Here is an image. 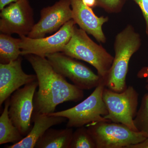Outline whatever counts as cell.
Wrapping results in <instances>:
<instances>
[{
  "mask_svg": "<svg viewBox=\"0 0 148 148\" xmlns=\"http://www.w3.org/2000/svg\"><path fill=\"white\" fill-rule=\"evenodd\" d=\"M21 38H16L11 35L0 34V64H8L20 57Z\"/></svg>",
  "mask_w": 148,
  "mask_h": 148,
  "instance_id": "cell-17",
  "label": "cell"
},
{
  "mask_svg": "<svg viewBox=\"0 0 148 148\" xmlns=\"http://www.w3.org/2000/svg\"><path fill=\"white\" fill-rule=\"evenodd\" d=\"M69 148H96L93 138L86 126L73 131Z\"/></svg>",
  "mask_w": 148,
  "mask_h": 148,
  "instance_id": "cell-18",
  "label": "cell"
},
{
  "mask_svg": "<svg viewBox=\"0 0 148 148\" xmlns=\"http://www.w3.org/2000/svg\"><path fill=\"white\" fill-rule=\"evenodd\" d=\"M45 57L56 71L82 90L95 88L104 80L86 65L63 52L50 53Z\"/></svg>",
  "mask_w": 148,
  "mask_h": 148,
  "instance_id": "cell-7",
  "label": "cell"
},
{
  "mask_svg": "<svg viewBox=\"0 0 148 148\" xmlns=\"http://www.w3.org/2000/svg\"><path fill=\"white\" fill-rule=\"evenodd\" d=\"M86 127L95 141L96 148H127L147 138L143 133L133 131L120 123L100 121Z\"/></svg>",
  "mask_w": 148,
  "mask_h": 148,
  "instance_id": "cell-5",
  "label": "cell"
},
{
  "mask_svg": "<svg viewBox=\"0 0 148 148\" xmlns=\"http://www.w3.org/2000/svg\"><path fill=\"white\" fill-rule=\"evenodd\" d=\"M66 118L33 112L32 122L34 125L31 131L16 144L5 146V148H34L36 143L47 129L66 121Z\"/></svg>",
  "mask_w": 148,
  "mask_h": 148,
  "instance_id": "cell-14",
  "label": "cell"
},
{
  "mask_svg": "<svg viewBox=\"0 0 148 148\" xmlns=\"http://www.w3.org/2000/svg\"><path fill=\"white\" fill-rule=\"evenodd\" d=\"M96 7L101 8L106 12L117 14L121 12L126 0H95Z\"/></svg>",
  "mask_w": 148,
  "mask_h": 148,
  "instance_id": "cell-20",
  "label": "cell"
},
{
  "mask_svg": "<svg viewBox=\"0 0 148 148\" xmlns=\"http://www.w3.org/2000/svg\"><path fill=\"white\" fill-rule=\"evenodd\" d=\"M73 18L80 29L92 35L97 41L105 43L107 38L103 32V26L109 21L108 16H97L92 8L83 0H71Z\"/></svg>",
  "mask_w": 148,
  "mask_h": 148,
  "instance_id": "cell-13",
  "label": "cell"
},
{
  "mask_svg": "<svg viewBox=\"0 0 148 148\" xmlns=\"http://www.w3.org/2000/svg\"><path fill=\"white\" fill-rule=\"evenodd\" d=\"M37 76L38 91L34 99V112L49 114L56 107L66 102H77L84 97V90L71 84L56 71L46 57L24 56Z\"/></svg>",
  "mask_w": 148,
  "mask_h": 148,
  "instance_id": "cell-1",
  "label": "cell"
},
{
  "mask_svg": "<svg viewBox=\"0 0 148 148\" xmlns=\"http://www.w3.org/2000/svg\"><path fill=\"white\" fill-rule=\"evenodd\" d=\"M21 56L8 64H0V106L21 86L37 80L36 75L23 71Z\"/></svg>",
  "mask_w": 148,
  "mask_h": 148,
  "instance_id": "cell-12",
  "label": "cell"
},
{
  "mask_svg": "<svg viewBox=\"0 0 148 148\" xmlns=\"http://www.w3.org/2000/svg\"><path fill=\"white\" fill-rule=\"evenodd\" d=\"M19 0H0V10L12 3L16 2Z\"/></svg>",
  "mask_w": 148,
  "mask_h": 148,
  "instance_id": "cell-24",
  "label": "cell"
},
{
  "mask_svg": "<svg viewBox=\"0 0 148 148\" xmlns=\"http://www.w3.org/2000/svg\"><path fill=\"white\" fill-rule=\"evenodd\" d=\"M141 45L140 35L131 24L127 25L116 35L114 43L115 56L105 80L106 87L118 92L127 88L126 77L130 61Z\"/></svg>",
  "mask_w": 148,
  "mask_h": 148,
  "instance_id": "cell-2",
  "label": "cell"
},
{
  "mask_svg": "<svg viewBox=\"0 0 148 148\" xmlns=\"http://www.w3.org/2000/svg\"><path fill=\"white\" fill-rule=\"evenodd\" d=\"M71 0H59L53 5L44 8L40 11L39 21L35 24L27 36L32 38L45 37L56 32L73 18Z\"/></svg>",
  "mask_w": 148,
  "mask_h": 148,
  "instance_id": "cell-11",
  "label": "cell"
},
{
  "mask_svg": "<svg viewBox=\"0 0 148 148\" xmlns=\"http://www.w3.org/2000/svg\"><path fill=\"white\" fill-rule=\"evenodd\" d=\"M128 1V0H126ZM139 7L146 23V33L148 38V0H131Z\"/></svg>",
  "mask_w": 148,
  "mask_h": 148,
  "instance_id": "cell-21",
  "label": "cell"
},
{
  "mask_svg": "<svg viewBox=\"0 0 148 148\" xmlns=\"http://www.w3.org/2000/svg\"><path fill=\"white\" fill-rule=\"evenodd\" d=\"M1 33L27 36L35 25L33 9L28 0H19L1 10Z\"/></svg>",
  "mask_w": 148,
  "mask_h": 148,
  "instance_id": "cell-10",
  "label": "cell"
},
{
  "mask_svg": "<svg viewBox=\"0 0 148 148\" xmlns=\"http://www.w3.org/2000/svg\"><path fill=\"white\" fill-rule=\"evenodd\" d=\"M38 87L37 80L18 88L12 94L8 110L10 118L24 137L31 131L34 99Z\"/></svg>",
  "mask_w": 148,
  "mask_h": 148,
  "instance_id": "cell-8",
  "label": "cell"
},
{
  "mask_svg": "<svg viewBox=\"0 0 148 148\" xmlns=\"http://www.w3.org/2000/svg\"><path fill=\"white\" fill-rule=\"evenodd\" d=\"M10 97L4 102V108L0 116V145L16 144L24 138L13 124L8 114Z\"/></svg>",
  "mask_w": 148,
  "mask_h": 148,
  "instance_id": "cell-16",
  "label": "cell"
},
{
  "mask_svg": "<svg viewBox=\"0 0 148 148\" xmlns=\"http://www.w3.org/2000/svg\"><path fill=\"white\" fill-rule=\"evenodd\" d=\"M106 87L105 81L103 80L81 103L71 108L49 115L66 118L68 119L66 127L69 128H78L97 122H111L104 117L108 114L103 98Z\"/></svg>",
  "mask_w": 148,
  "mask_h": 148,
  "instance_id": "cell-4",
  "label": "cell"
},
{
  "mask_svg": "<svg viewBox=\"0 0 148 148\" xmlns=\"http://www.w3.org/2000/svg\"><path fill=\"white\" fill-rule=\"evenodd\" d=\"M137 77L139 79H146L148 78V66L142 68L137 74Z\"/></svg>",
  "mask_w": 148,
  "mask_h": 148,
  "instance_id": "cell-22",
  "label": "cell"
},
{
  "mask_svg": "<svg viewBox=\"0 0 148 148\" xmlns=\"http://www.w3.org/2000/svg\"><path fill=\"white\" fill-rule=\"evenodd\" d=\"M103 98L108 110L104 116L112 122L125 125L131 130L138 132L134 123L138 112L139 93L132 86H127L121 92L105 88Z\"/></svg>",
  "mask_w": 148,
  "mask_h": 148,
  "instance_id": "cell-6",
  "label": "cell"
},
{
  "mask_svg": "<svg viewBox=\"0 0 148 148\" xmlns=\"http://www.w3.org/2000/svg\"><path fill=\"white\" fill-rule=\"evenodd\" d=\"M76 25L72 19L49 36L39 38H32L27 36L20 37L21 55L32 54L45 57L50 53L62 52L71 40Z\"/></svg>",
  "mask_w": 148,
  "mask_h": 148,
  "instance_id": "cell-9",
  "label": "cell"
},
{
  "mask_svg": "<svg viewBox=\"0 0 148 148\" xmlns=\"http://www.w3.org/2000/svg\"><path fill=\"white\" fill-rule=\"evenodd\" d=\"M146 82H147V84L145 86V88L147 90H148V78H146Z\"/></svg>",
  "mask_w": 148,
  "mask_h": 148,
  "instance_id": "cell-25",
  "label": "cell"
},
{
  "mask_svg": "<svg viewBox=\"0 0 148 148\" xmlns=\"http://www.w3.org/2000/svg\"><path fill=\"white\" fill-rule=\"evenodd\" d=\"M134 123L138 132L148 138V93L143 95L140 108L134 119Z\"/></svg>",
  "mask_w": 148,
  "mask_h": 148,
  "instance_id": "cell-19",
  "label": "cell"
},
{
  "mask_svg": "<svg viewBox=\"0 0 148 148\" xmlns=\"http://www.w3.org/2000/svg\"><path fill=\"white\" fill-rule=\"evenodd\" d=\"M73 132V128L56 129L50 127L38 140L35 148H69Z\"/></svg>",
  "mask_w": 148,
  "mask_h": 148,
  "instance_id": "cell-15",
  "label": "cell"
},
{
  "mask_svg": "<svg viewBox=\"0 0 148 148\" xmlns=\"http://www.w3.org/2000/svg\"><path fill=\"white\" fill-rule=\"evenodd\" d=\"M127 148H148V138L141 143L128 146Z\"/></svg>",
  "mask_w": 148,
  "mask_h": 148,
  "instance_id": "cell-23",
  "label": "cell"
},
{
  "mask_svg": "<svg viewBox=\"0 0 148 148\" xmlns=\"http://www.w3.org/2000/svg\"><path fill=\"white\" fill-rule=\"evenodd\" d=\"M61 52L90 64L105 81L114 58L103 46L94 42L86 32L76 25L71 40Z\"/></svg>",
  "mask_w": 148,
  "mask_h": 148,
  "instance_id": "cell-3",
  "label": "cell"
}]
</instances>
